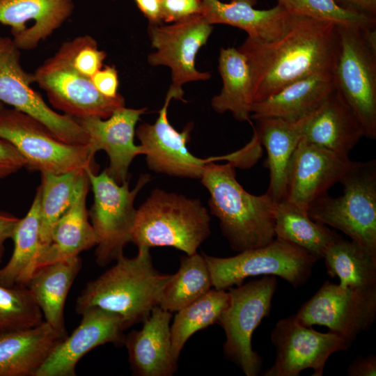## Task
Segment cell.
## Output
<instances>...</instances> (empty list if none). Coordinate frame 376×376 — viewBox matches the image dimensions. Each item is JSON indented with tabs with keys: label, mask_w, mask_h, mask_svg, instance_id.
<instances>
[{
	"label": "cell",
	"mask_w": 376,
	"mask_h": 376,
	"mask_svg": "<svg viewBox=\"0 0 376 376\" xmlns=\"http://www.w3.org/2000/svg\"><path fill=\"white\" fill-rule=\"evenodd\" d=\"M338 46L334 24L292 14L279 38L266 42L247 37L237 49L250 68L253 104L297 80L333 72Z\"/></svg>",
	"instance_id": "1"
},
{
	"label": "cell",
	"mask_w": 376,
	"mask_h": 376,
	"mask_svg": "<svg viewBox=\"0 0 376 376\" xmlns=\"http://www.w3.org/2000/svg\"><path fill=\"white\" fill-rule=\"evenodd\" d=\"M235 163L208 162L200 178L210 194V212L219 220L223 235L236 251L265 246L275 238L274 202L266 192H247L236 179Z\"/></svg>",
	"instance_id": "2"
},
{
	"label": "cell",
	"mask_w": 376,
	"mask_h": 376,
	"mask_svg": "<svg viewBox=\"0 0 376 376\" xmlns=\"http://www.w3.org/2000/svg\"><path fill=\"white\" fill-rule=\"evenodd\" d=\"M95 279L87 283L77 297L75 311L100 307L119 314L127 328L143 322L158 306L171 274H162L153 266L150 248L138 247L133 258L124 255Z\"/></svg>",
	"instance_id": "3"
},
{
	"label": "cell",
	"mask_w": 376,
	"mask_h": 376,
	"mask_svg": "<svg viewBox=\"0 0 376 376\" xmlns=\"http://www.w3.org/2000/svg\"><path fill=\"white\" fill-rule=\"evenodd\" d=\"M210 233V217L200 199L156 188L137 210L131 242L192 255Z\"/></svg>",
	"instance_id": "4"
},
{
	"label": "cell",
	"mask_w": 376,
	"mask_h": 376,
	"mask_svg": "<svg viewBox=\"0 0 376 376\" xmlns=\"http://www.w3.org/2000/svg\"><path fill=\"white\" fill-rule=\"evenodd\" d=\"M340 182L342 195H322L308 213L313 220L340 230L376 258L375 159L352 162Z\"/></svg>",
	"instance_id": "5"
},
{
	"label": "cell",
	"mask_w": 376,
	"mask_h": 376,
	"mask_svg": "<svg viewBox=\"0 0 376 376\" xmlns=\"http://www.w3.org/2000/svg\"><path fill=\"white\" fill-rule=\"evenodd\" d=\"M207 263L212 287L228 290L240 285L248 277L276 276L292 287L305 284L318 259L308 251L286 240L275 237L269 244L220 258L203 254Z\"/></svg>",
	"instance_id": "6"
},
{
	"label": "cell",
	"mask_w": 376,
	"mask_h": 376,
	"mask_svg": "<svg viewBox=\"0 0 376 376\" xmlns=\"http://www.w3.org/2000/svg\"><path fill=\"white\" fill-rule=\"evenodd\" d=\"M0 138L17 150L31 171L62 174L91 169L96 173L95 153L88 144L64 143L42 123L14 108L0 109Z\"/></svg>",
	"instance_id": "7"
},
{
	"label": "cell",
	"mask_w": 376,
	"mask_h": 376,
	"mask_svg": "<svg viewBox=\"0 0 376 376\" xmlns=\"http://www.w3.org/2000/svg\"><path fill=\"white\" fill-rule=\"evenodd\" d=\"M86 171L94 195L88 213L97 239L95 260L104 267L123 255L125 246L131 242L137 212L134 202L151 176L141 174L134 188L130 190L128 180L119 185L105 169L100 174L91 169Z\"/></svg>",
	"instance_id": "8"
},
{
	"label": "cell",
	"mask_w": 376,
	"mask_h": 376,
	"mask_svg": "<svg viewBox=\"0 0 376 376\" xmlns=\"http://www.w3.org/2000/svg\"><path fill=\"white\" fill-rule=\"evenodd\" d=\"M338 52L333 77L336 91L359 120L363 136L376 139V49L363 30L337 26Z\"/></svg>",
	"instance_id": "9"
},
{
	"label": "cell",
	"mask_w": 376,
	"mask_h": 376,
	"mask_svg": "<svg viewBox=\"0 0 376 376\" xmlns=\"http://www.w3.org/2000/svg\"><path fill=\"white\" fill-rule=\"evenodd\" d=\"M276 288V277L264 276L228 289L230 302L217 323L226 335L224 351L226 358L246 376H257L260 372L263 360L252 348V335L269 315Z\"/></svg>",
	"instance_id": "10"
},
{
	"label": "cell",
	"mask_w": 376,
	"mask_h": 376,
	"mask_svg": "<svg viewBox=\"0 0 376 376\" xmlns=\"http://www.w3.org/2000/svg\"><path fill=\"white\" fill-rule=\"evenodd\" d=\"M33 74L35 82L46 92L51 104L73 118L106 119L116 109L125 107L121 95L104 96L95 88L90 77L76 70L71 63L67 42Z\"/></svg>",
	"instance_id": "11"
},
{
	"label": "cell",
	"mask_w": 376,
	"mask_h": 376,
	"mask_svg": "<svg viewBox=\"0 0 376 376\" xmlns=\"http://www.w3.org/2000/svg\"><path fill=\"white\" fill-rule=\"evenodd\" d=\"M33 74L26 72L21 63L20 49L12 38L0 36V102L34 118L61 141L72 145H88V133L67 114L50 108L31 84Z\"/></svg>",
	"instance_id": "12"
},
{
	"label": "cell",
	"mask_w": 376,
	"mask_h": 376,
	"mask_svg": "<svg viewBox=\"0 0 376 376\" xmlns=\"http://www.w3.org/2000/svg\"><path fill=\"white\" fill-rule=\"evenodd\" d=\"M213 30L203 15H197L169 25L150 24L148 32L155 52L148 56L150 65H164L171 69V84L168 93L183 100L184 84L207 80L211 75L196 68V57Z\"/></svg>",
	"instance_id": "13"
},
{
	"label": "cell",
	"mask_w": 376,
	"mask_h": 376,
	"mask_svg": "<svg viewBox=\"0 0 376 376\" xmlns=\"http://www.w3.org/2000/svg\"><path fill=\"white\" fill-rule=\"evenodd\" d=\"M295 316L306 327H327L350 347L376 319V288L352 290L326 281Z\"/></svg>",
	"instance_id": "14"
},
{
	"label": "cell",
	"mask_w": 376,
	"mask_h": 376,
	"mask_svg": "<svg viewBox=\"0 0 376 376\" xmlns=\"http://www.w3.org/2000/svg\"><path fill=\"white\" fill-rule=\"evenodd\" d=\"M276 348L274 363L263 376H299L305 369H313V376H322L329 357L347 350L349 345L339 336L322 333L300 324L295 315L279 320L271 333Z\"/></svg>",
	"instance_id": "15"
},
{
	"label": "cell",
	"mask_w": 376,
	"mask_h": 376,
	"mask_svg": "<svg viewBox=\"0 0 376 376\" xmlns=\"http://www.w3.org/2000/svg\"><path fill=\"white\" fill-rule=\"evenodd\" d=\"M172 99L167 93L155 123H142L136 130L142 155H146L148 168L156 173L200 179L206 164L214 159H201L189 152L187 143L193 124H188L182 132L171 125L168 107Z\"/></svg>",
	"instance_id": "16"
},
{
	"label": "cell",
	"mask_w": 376,
	"mask_h": 376,
	"mask_svg": "<svg viewBox=\"0 0 376 376\" xmlns=\"http://www.w3.org/2000/svg\"><path fill=\"white\" fill-rule=\"evenodd\" d=\"M80 324L52 352L35 376H75L79 361L100 345L125 343L127 329L118 313L91 307L81 313Z\"/></svg>",
	"instance_id": "17"
},
{
	"label": "cell",
	"mask_w": 376,
	"mask_h": 376,
	"mask_svg": "<svg viewBox=\"0 0 376 376\" xmlns=\"http://www.w3.org/2000/svg\"><path fill=\"white\" fill-rule=\"evenodd\" d=\"M352 162L347 155L301 138L288 168L285 199L308 210L313 201L340 182Z\"/></svg>",
	"instance_id": "18"
},
{
	"label": "cell",
	"mask_w": 376,
	"mask_h": 376,
	"mask_svg": "<svg viewBox=\"0 0 376 376\" xmlns=\"http://www.w3.org/2000/svg\"><path fill=\"white\" fill-rule=\"evenodd\" d=\"M146 110L123 107L106 119L95 116L74 118L88 133V145L93 152L102 150L107 152L109 164L105 171L119 185L127 180L133 159L142 155L141 146L136 145L134 139L136 123Z\"/></svg>",
	"instance_id": "19"
},
{
	"label": "cell",
	"mask_w": 376,
	"mask_h": 376,
	"mask_svg": "<svg viewBox=\"0 0 376 376\" xmlns=\"http://www.w3.org/2000/svg\"><path fill=\"white\" fill-rule=\"evenodd\" d=\"M171 313L155 306L141 329L125 336L129 361L139 376H171L178 369L171 341Z\"/></svg>",
	"instance_id": "20"
},
{
	"label": "cell",
	"mask_w": 376,
	"mask_h": 376,
	"mask_svg": "<svg viewBox=\"0 0 376 376\" xmlns=\"http://www.w3.org/2000/svg\"><path fill=\"white\" fill-rule=\"evenodd\" d=\"M66 337L45 320L31 328L0 333V376H35Z\"/></svg>",
	"instance_id": "21"
},
{
	"label": "cell",
	"mask_w": 376,
	"mask_h": 376,
	"mask_svg": "<svg viewBox=\"0 0 376 376\" xmlns=\"http://www.w3.org/2000/svg\"><path fill=\"white\" fill-rule=\"evenodd\" d=\"M73 7L72 0H0V24L10 26L12 39L20 49L31 22L33 49L64 23Z\"/></svg>",
	"instance_id": "22"
},
{
	"label": "cell",
	"mask_w": 376,
	"mask_h": 376,
	"mask_svg": "<svg viewBox=\"0 0 376 376\" xmlns=\"http://www.w3.org/2000/svg\"><path fill=\"white\" fill-rule=\"evenodd\" d=\"M202 1L203 16L209 24L235 26L246 32L247 37L261 41H272L281 36L291 20V14L278 3L269 9L259 10L254 8L257 0Z\"/></svg>",
	"instance_id": "23"
},
{
	"label": "cell",
	"mask_w": 376,
	"mask_h": 376,
	"mask_svg": "<svg viewBox=\"0 0 376 376\" xmlns=\"http://www.w3.org/2000/svg\"><path fill=\"white\" fill-rule=\"evenodd\" d=\"M363 136L359 120L335 90L311 113L302 138L348 156Z\"/></svg>",
	"instance_id": "24"
},
{
	"label": "cell",
	"mask_w": 376,
	"mask_h": 376,
	"mask_svg": "<svg viewBox=\"0 0 376 376\" xmlns=\"http://www.w3.org/2000/svg\"><path fill=\"white\" fill-rule=\"evenodd\" d=\"M311 113L297 120L274 117L256 120L255 133L267 152L270 180L267 193L276 203L285 198L290 163Z\"/></svg>",
	"instance_id": "25"
},
{
	"label": "cell",
	"mask_w": 376,
	"mask_h": 376,
	"mask_svg": "<svg viewBox=\"0 0 376 376\" xmlns=\"http://www.w3.org/2000/svg\"><path fill=\"white\" fill-rule=\"evenodd\" d=\"M335 90L332 71L311 75L254 103L251 119L274 117L297 120L313 111Z\"/></svg>",
	"instance_id": "26"
},
{
	"label": "cell",
	"mask_w": 376,
	"mask_h": 376,
	"mask_svg": "<svg viewBox=\"0 0 376 376\" xmlns=\"http://www.w3.org/2000/svg\"><path fill=\"white\" fill-rule=\"evenodd\" d=\"M89 187L90 182L83 187L72 205L53 226L49 243L41 245L36 269L79 256L82 251L96 246L97 236L86 208Z\"/></svg>",
	"instance_id": "27"
},
{
	"label": "cell",
	"mask_w": 376,
	"mask_h": 376,
	"mask_svg": "<svg viewBox=\"0 0 376 376\" xmlns=\"http://www.w3.org/2000/svg\"><path fill=\"white\" fill-rule=\"evenodd\" d=\"M79 256L37 268L26 286L40 307L45 321L68 336L64 308L70 289L81 269Z\"/></svg>",
	"instance_id": "28"
},
{
	"label": "cell",
	"mask_w": 376,
	"mask_h": 376,
	"mask_svg": "<svg viewBox=\"0 0 376 376\" xmlns=\"http://www.w3.org/2000/svg\"><path fill=\"white\" fill-rule=\"evenodd\" d=\"M218 62L222 88L211 100L212 109L219 113L229 111L237 121L249 122L253 102L251 71L246 57L237 48L222 47Z\"/></svg>",
	"instance_id": "29"
},
{
	"label": "cell",
	"mask_w": 376,
	"mask_h": 376,
	"mask_svg": "<svg viewBox=\"0 0 376 376\" xmlns=\"http://www.w3.org/2000/svg\"><path fill=\"white\" fill-rule=\"evenodd\" d=\"M13 254L0 269V284L7 287L26 285L36 269L41 248L40 240V191L36 194L26 216L14 232Z\"/></svg>",
	"instance_id": "30"
},
{
	"label": "cell",
	"mask_w": 376,
	"mask_h": 376,
	"mask_svg": "<svg viewBox=\"0 0 376 376\" xmlns=\"http://www.w3.org/2000/svg\"><path fill=\"white\" fill-rule=\"evenodd\" d=\"M275 237L295 244L318 260L338 236L325 225L313 220L308 210L284 199L274 207Z\"/></svg>",
	"instance_id": "31"
},
{
	"label": "cell",
	"mask_w": 376,
	"mask_h": 376,
	"mask_svg": "<svg viewBox=\"0 0 376 376\" xmlns=\"http://www.w3.org/2000/svg\"><path fill=\"white\" fill-rule=\"evenodd\" d=\"M322 258L328 275L337 277L342 287L357 290L376 288V258L356 242L338 235Z\"/></svg>",
	"instance_id": "32"
},
{
	"label": "cell",
	"mask_w": 376,
	"mask_h": 376,
	"mask_svg": "<svg viewBox=\"0 0 376 376\" xmlns=\"http://www.w3.org/2000/svg\"><path fill=\"white\" fill-rule=\"evenodd\" d=\"M86 170L62 174L41 173L40 191V240L42 246L50 241L52 228L70 208L83 187L90 182Z\"/></svg>",
	"instance_id": "33"
},
{
	"label": "cell",
	"mask_w": 376,
	"mask_h": 376,
	"mask_svg": "<svg viewBox=\"0 0 376 376\" xmlns=\"http://www.w3.org/2000/svg\"><path fill=\"white\" fill-rule=\"evenodd\" d=\"M229 302L228 291L213 288L177 311L171 325V351L175 361L193 334L218 322Z\"/></svg>",
	"instance_id": "34"
},
{
	"label": "cell",
	"mask_w": 376,
	"mask_h": 376,
	"mask_svg": "<svg viewBox=\"0 0 376 376\" xmlns=\"http://www.w3.org/2000/svg\"><path fill=\"white\" fill-rule=\"evenodd\" d=\"M212 287L210 271L203 255H187L180 261L178 272L171 274L158 306L177 312L192 303Z\"/></svg>",
	"instance_id": "35"
},
{
	"label": "cell",
	"mask_w": 376,
	"mask_h": 376,
	"mask_svg": "<svg viewBox=\"0 0 376 376\" xmlns=\"http://www.w3.org/2000/svg\"><path fill=\"white\" fill-rule=\"evenodd\" d=\"M290 14L362 30L376 27V17L349 8L338 0H277Z\"/></svg>",
	"instance_id": "36"
},
{
	"label": "cell",
	"mask_w": 376,
	"mask_h": 376,
	"mask_svg": "<svg viewBox=\"0 0 376 376\" xmlns=\"http://www.w3.org/2000/svg\"><path fill=\"white\" fill-rule=\"evenodd\" d=\"M43 321L42 313L26 285L0 284V333L31 328Z\"/></svg>",
	"instance_id": "37"
},
{
	"label": "cell",
	"mask_w": 376,
	"mask_h": 376,
	"mask_svg": "<svg viewBox=\"0 0 376 376\" xmlns=\"http://www.w3.org/2000/svg\"><path fill=\"white\" fill-rule=\"evenodd\" d=\"M70 60L76 70L84 76L91 77L103 67L106 52L98 48L97 41L85 35L67 41Z\"/></svg>",
	"instance_id": "38"
},
{
	"label": "cell",
	"mask_w": 376,
	"mask_h": 376,
	"mask_svg": "<svg viewBox=\"0 0 376 376\" xmlns=\"http://www.w3.org/2000/svg\"><path fill=\"white\" fill-rule=\"evenodd\" d=\"M162 22L174 23L203 15L202 0H160Z\"/></svg>",
	"instance_id": "39"
},
{
	"label": "cell",
	"mask_w": 376,
	"mask_h": 376,
	"mask_svg": "<svg viewBox=\"0 0 376 376\" xmlns=\"http://www.w3.org/2000/svg\"><path fill=\"white\" fill-rule=\"evenodd\" d=\"M27 162L8 141L0 138V180L19 171Z\"/></svg>",
	"instance_id": "40"
},
{
	"label": "cell",
	"mask_w": 376,
	"mask_h": 376,
	"mask_svg": "<svg viewBox=\"0 0 376 376\" xmlns=\"http://www.w3.org/2000/svg\"><path fill=\"white\" fill-rule=\"evenodd\" d=\"M91 79L95 88L104 96L115 97L118 95V77L114 66L102 67Z\"/></svg>",
	"instance_id": "41"
},
{
	"label": "cell",
	"mask_w": 376,
	"mask_h": 376,
	"mask_svg": "<svg viewBox=\"0 0 376 376\" xmlns=\"http://www.w3.org/2000/svg\"><path fill=\"white\" fill-rule=\"evenodd\" d=\"M20 219L6 212L0 211V263L5 254V242L13 237Z\"/></svg>",
	"instance_id": "42"
},
{
	"label": "cell",
	"mask_w": 376,
	"mask_h": 376,
	"mask_svg": "<svg viewBox=\"0 0 376 376\" xmlns=\"http://www.w3.org/2000/svg\"><path fill=\"white\" fill-rule=\"evenodd\" d=\"M347 373L349 376H375L376 357L370 354L356 358L349 366Z\"/></svg>",
	"instance_id": "43"
},
{
	"label": "cell",
	"mask_w": 376,
	"mask_h": 376,
	"mask_svg": "<svg viewBox=\"0 0 376 376\" xmlns=\"http://www.w3.org/2000/svg\"><path fill=\"white\" fill-rule=\"evenodd\" d=\"M150 24H162L160 0H134Z\"/></svg>",
	"instance_id": "44"
},
{
	"label": "cell",
	"mask_w": 376,
	"mask_h": 376,
	"mask_svg": "<svg viewBox=\"0 0 376 376\" xmlns=\"http://www.w3.org/2000/svg\"><path fill=\"white\" fill-rule=\"evenodd\" d=\"M338 1L352 10L376 17V0H338Z\"/></svg>",
	"instance_id": "45"
},
{
	"label": "cell",
	"mask_w": 376,
	"mask_h": 376,
	"mask_svg": "<svg viewBox=\"0 0 376 376\" xmlns=\"http://www.w3.org/2000/svg\"><path fill=\"white\" fill-rule=\"evenodd\" d=\"M3 107H4L3 104L0 102V109H1Z\"/></svg>",
	"instance_id": "46"
}]
</instances>
